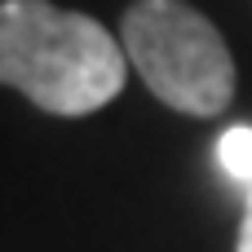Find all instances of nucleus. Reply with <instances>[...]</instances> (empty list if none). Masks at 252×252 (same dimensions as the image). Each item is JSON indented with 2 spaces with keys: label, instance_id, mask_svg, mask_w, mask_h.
<instances>
[{
  "label": "nucleus",
  "instance_id": "nucleus-1",
  "mask_svg": "<svg viewBox=\"0 0 252 252\" xmlns=\"http://www.w3.org/2000/svg\"><path fill=\"white\" fill-rule=\"evenodd\" d=\"M128 53L93 13L53 0H0V84L35 111L84 120L120 97Z\"/></svg>",
  "mask_w": 252,
  "mask_h": 252
},
{
  "label": "nucleus",
  "instance_id": "nucleus-2",
  "mask_svg": "<svg viewBox=\"0 0 252 252\" xmlns=\"http://www.w3.org/2000/svg\"><path fill=\"white\" fill-rule=\"evenodd\" d=\"M120 44L168 111L213 120L235 102V53L190 0H133L120 18Z\"/></svg>",
  "mask_w": 252,
  "mask_h": 252
},
{
  "label": "nucleus",
  "instance_id": "nucleus-3",
  "mask_svg": "<svg viewBox=\"0 0 252 252\" xmlns=\"http://www.w3.org/2000/svg\"><path fill=\"white\" fill-rule=\"evenodd\" d=\"M217 155H221V168H226L235 182H248L252 186V124L226 128L221 142H217Z\"/></svg>",
  "mask_w": 252,
  "mask_h": 252
},
{
  "label": "nucleus",
  "instance_id": "nucleus-4",
  "mask_svg": "<svg viewBox=\"0 0 252 252\" xmlns=\"http://www.w3.org/2000/svg\"><path fill=\"white\" fill-rule=\"evenodd\" d=\"M235 252H252V186H248V204H244V221H239V239Z\"/></svg>",
  "mask_w": 252,
  "mask_h": 252
}]
</instances>
